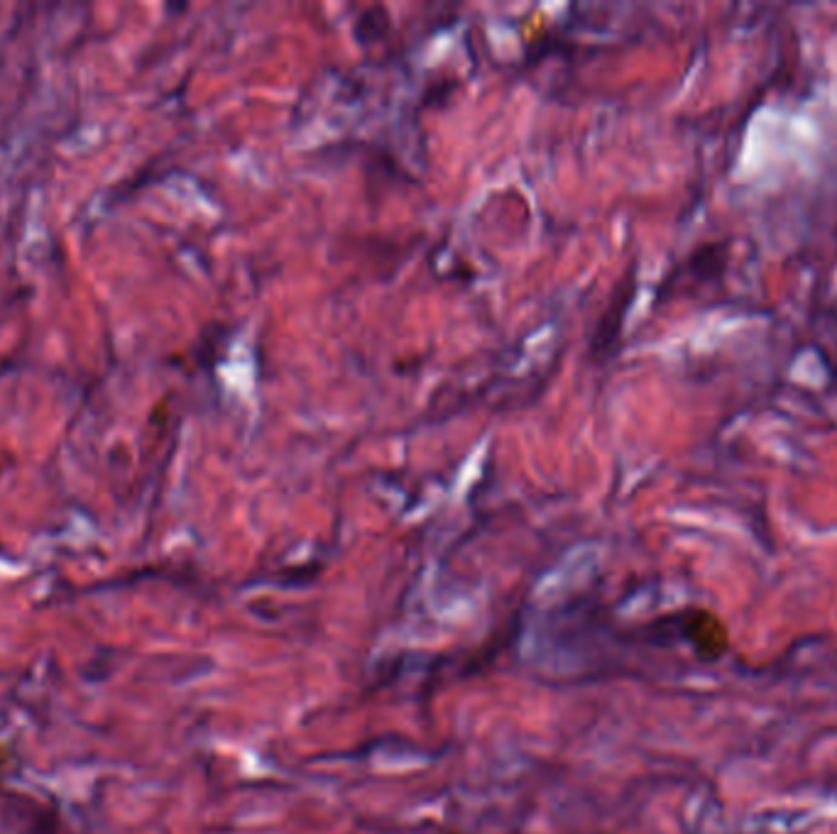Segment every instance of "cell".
<instances>
[{
	"label": "cell",
	"instance_id": "6da1fadb",
	"mask_svg": "<svg viewBox=\"0 0 837 834\" xmlns=\"http://www.w3.org/2000/svg\"><path fill=\"white\" fill-rule=\"evenodd\" d=\"M686 639L705 661H718L730 649V632L725 622L710 609H696L686 619Z\"/></svg>",
	"mask_w": 837,
	"mask_h": 834
},
{
	"label": "cell",
	"instance_id": "7a4b0ae2",
	"mask_svg": "<svg viewBox=\"0 0 837 834\" xmlns=\"http://www.w3.org/2000/svg\"><path fill=\"white\" fill-rule=\"evenodd\" d=\"M727 262H730V243L727 240H715V243H705L698 250H693L686 265L681 267V274L686 272L688 277L703 284L720 282L725 277Z\"/></svg>",
	"mask_w": 837,
	"mask_h": 834
}]
</instances>
